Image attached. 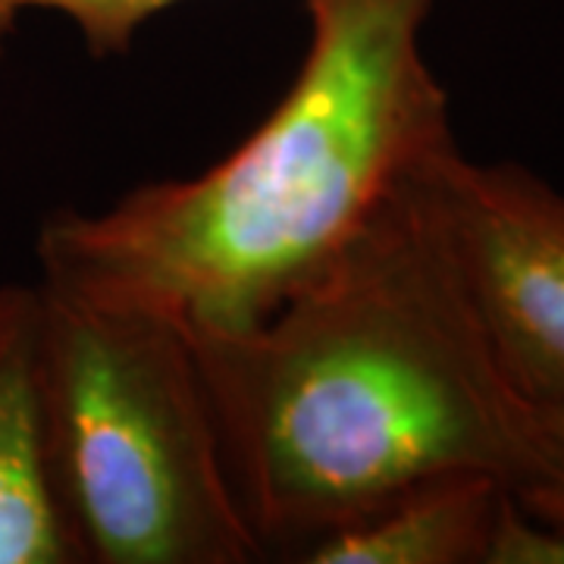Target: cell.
I'll return each instance as SVG.
<instances>
[{"label":"cell","instance_id":"cell-1","mask_svg":"<svg viewBox=\"0 0 564 564\" xmlns=\"http://www.w3.org/2000/svg\"><path fill=\"white\" fill-rule=\"evenodd\" d=\"M423 173L270 321L188 336L263 552L302 555L430 477L521 489L543 467L536 408L505 377Z\"/></svg>","mask_w":564,"mask_h":564},{"label":"cell","instance_id":"cell-2","mask_svg":"<svg viewBox=\"0 0 564 564\" xmlns=\"http://www.w3.org/2000/svg\"><path fill=\"white\" fill-rule=\"evenodd\" d=\"M292 85L251 135L188 180L144 182L101 214L54 210L41 282L226 336L270 321L455 148L423 54L433 0H304Z\"/></svg>","mask_w":564,"mask_h":564},{"label":"cell","instance_id":"cell-3","mask_svg":"<svg viewBox=\"0 0 564 564\" xmlns=\"http://www.w3.org/2000/svg\"><path fill=\"white\" fill-rule=\"evenodd\" d=\"M35 285L44 458L82 564L258 562L192 339Z\"/></svg>","mask_w":564,"mask_h":564},{"label":"cell","instance_id":"cell-4","mask_svg":"<svg viewBox=\"0 0 564 564\" xmlns=\"http://www.w3.org/2000/svg\"><path fill=\"white\" fill-rule=\"evenodd\" d=\"M423 188L505 377L527 402L564 404V188L458 144Z\"/></svg>","mask_w":564,"mask_h":564},{"label":"cell","instance_id":"cell-5","mask_svg":"<svg viewBox=\"0 0 564 564\" xmlns=\"http://www.w3.org/2000/svg\"><path fill=\"white\" fill-rule=\"evenodd\" d=\"M39 317V285L0 282V564H82L44 458Z\"/></svg>","mask_w":564,"mask_h":564},{"label":"cell","instance_id":"cell-6","mask_svg":"<svg viewBox=\"0 0 564 564\" xmlns=\"http://www.w3.org/2000/svg\"><path fill=\"white\" fill-rule=\"evenodd\" d=\"M508 486L445 474L408 486L304 549V564H484Z\"/></svg>","mask_w":564,"mask_h":564},{"label":"cell","instance_id":"cell-7","mask_svg":"<svg viewBox=\"0 0 564 564\" xmlns=\"http://www.w3.org/2000/svg\"><path fill=\"white\" fill-rule=\"evenodd\" d=\"M185 0H0V57L25 13H57L95 61L120 57L158 13Z\"/></svg>","mask_w":564,"mask_h":564},{"label":"cell","instance_id":"cell-8","mask_svg":"<svg viewBox=\"0 0 564 564\" xmlns=\"http://www.w3.org/2000/svg\"><path fill=\"white\" fill-rule=\"evenodd\" d=\"M484 564H564V524L527 511L508 489L486 543Z\"/></svg>","mask_w":564,"mask_h":564},{"label":"cell","instance_id":"cell-9","mask_svg":"<svg viewBox=\"0 0 564 564\" xmlns=\"http://www.w3.org/2000/svg\"><path fill=\"white\" fill-rule=\"evenodd\" d=\"M533 408L543 440V467L530 484L511 492L527 511L564 524V404H533Z\"/></svg>","mask_w":564,"mask_h":564}]
</instances>
